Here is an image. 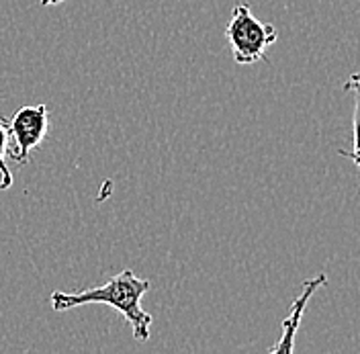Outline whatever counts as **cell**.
I'll list each match as a JSON object with an SVG mask.
<instances>
[{
  "instance_id": "cell-5",
  "label": "cell",
  "mask_w": 360,
  "mask_h": 354,
  "mask_svg": "<svg viewBox=\"0 0 360 354\" xmlns=\"http://www.w3.org/2000/svg\"><path fill=\"white\" fill-rule=\"evenodd\" d=\"M344 90L352 94L354 99V113H352V133H354V150H338V154L342 158H348L356 164L360 170V72H354L348 76V80L344 82Z\"/></svg>"
},
{
  "instance_id": "cell-1",
  "label": "cell",
  "mask_w": 360,
  "mask_h": 354,
  "mask_svg": "<svg viewBox=\"0 0 360 354\" xmlns=\"http://www.w3.org/2000/svg\"><path fill=\"white\" fill-rule=\"evenodd\" d=\"M152 283L148 279H139L134 270H121L109 279L105 285L84 289L80 293H64V291H53L49 301L53 311H68L82 305H109L115 311H119L134 330V338L137 342H148L154 317L141 308L143 295L150 291Z\"/></svg>"
},
{
  "instance_id": "cell-4",
  "label": "cell",
  "mask_w": 360,
  "mask_h": 354,
  "mask_svg": "<svg viewBox=\"0 0 360 354\" xmlns=\"http://www.w3.org/2000/svg\"><path fill=\"white\" fill-rule=\"evenodd\" d=\"M326 283H328V274H326V272H319L315 279H309V281L303 283L299 297L292 301L291 313L283 320V336H281V340L270 348V353L283 354L292 353V350H295V336H297V330H299V326H301L303 311L307 308L309 299L317 293V289H321Z\"/></svg>"
},
{
  "instance_id": "cell-7",
  "label": "cell",
  "mask_w": 360,
  "mask_h": 354,
  "mask_svg": "<svg viewBox=\"0 0 360 354\" xmlns=\"http://www.w3.org/2000/svg\"><path fill=\"white\" fill-rule=\"evenodd\" d=\"M60 2H66V0H41V6H56Z\"/></svg>"
},
{
  "instance_id": "cell-3",
  "label": "cell",
  "mask_w": 360,
  "mask_h": 354,
  "mask_svg": "<svg viewBox=\"0 0 360 354\" xmlns=\"http://www.w3.org/2000/svg\"><path fill=\"white\" fill-rule=\"evenodd\" d=\"M8 137L15 146L11 158L17 164H27L33 150H37L49 129V109L47 105H25L6 119Z\"/></svg>"
},
{
  "instance_id": "cell-6",
  "label": "cell",
  "mask_w": 360,
  "mask_h": 354,
  "mask_svg": "<svg viewBox=\"0 0 360 354\" xmlns=\"http://www.w3.org/2000/svg\"><path fill=\"white\" fill-rule=\"evenodd\" d=\"M8 156H11V137L6 129V119H2L0 115V191H8L13 187V175L6 164Z\"/></svg>"
},
{
  "instance_id": "cell-2",
  "label": "cell",
  "mask_w": 360,
  "mask_h": 354,
  "mask_svg": "<svg viewBox=\"0 0 360 354\" xmlns=\"http://www.w3.org/2000/svg\"><path fill=\"white\" fill-rule=\"evenodd\" d=\"M225 37L231 45L236 64L248 66L266 60V51L276 44L278 31L272 23L258 21L250 4H236L225 27Z\"/></svg>"
}]
</instances>
